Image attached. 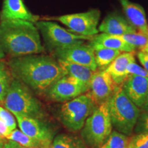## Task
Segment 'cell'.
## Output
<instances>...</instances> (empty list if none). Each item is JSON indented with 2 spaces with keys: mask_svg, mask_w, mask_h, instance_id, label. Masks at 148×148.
I'll return each mask as SVG.
<instances>
[{
  "mask_svg": "<svg viewBox=\"0 0 148 148\" xmlns=\"http://www.w3.org/2000/svg\"><path fill=\"white\" fill-rule=\"evenodd\" d=\"M8 65L20 81L38 92H47L66 75L56 59L40 53L11 58Z\"/></svg>",
  "mask_w": 148,
  "mask_h": 148,
  "instance_id": "cell-1",
  "label": "cell"
},
{
  "mask_svg": "<svg viewBox=\"0 0 148 148\" xmlns=\"http://www.w3.org/2000/svg\"><path fill=\"white\" fill-rule=\"evenodd\" d=\"M0 46L11 58L45 52L40 34L34 23L19 19L0 21Z\"/></svg>",
  "mask_w": 148,
  "mask_h": 148,
  "instance_id": "cell-2",
  "label": "cell"
},
{
  "mask_svg": "<svg viewBox=\"0 0 148 148\" xmlns=\"http://www.w3.org/2000/svg\"><path fill=\"white\" fill-rule=\"evenodd\" d=\"M108 106L112 126L127 136L132 134L140 115V109L130 99L121 85L117 86L108 100Z\"/></svg>",
  "mask_w": 148,
  "mask_h": 148,
  "instance_id": "cell-3",
  "label": "cell"
},
{
  "mask_svg": "<svg viewBox=\"0 0 148 148\" xmlns=\"http://www.w3.org/2000/svg\"><path fill=\"white\" fill-rule=\"evenodd\" d=\"M108 101L95 108L86 119L82 130L84 142L92 148H99L112 132Z\"/></svg>",
  "mask_w": 148,
  "mask_h": 148,
  "instance_id": "cell-4",
  "label": "cell"
},
{
  "mask_svg": "<svg viewBox=\"0 0 148 148\" xmlns=\"http://www.w3.org/2000/svg\"><path fill=\"white\" fill-rule=\"evenodd\" d=\"M5 108L14 116L36 118L40 114L38 101L18 79L11 81L3 102Z\"/></svg>",
  "mask_w": 148,
  "mask_h": 148,
  "instance_id": "cell-5",
  "label": "cell"
},
{
  "mask_svg": "<svg viewBox=\"0 0 148 148\" xmlns=\"http://www.w3.org/2000/svg\"><path fill=\"white\" fill-rule=\"evenodd\" d=\"M34 24L39 31L46 47L51 53L79 42L89 41L92 38L74 34L52 21L38 20Z\"/></svg>",
  "mask_w": 148,
  "mask_h": 148,
  "instance_id": "cell-6",
  "label": "cell"
},
{
  "mask_svg": "<svg viewBox=\"0 0 148 148\" xmlns=\"http://www.w3.org/2000/svg\"><path fill=\"white\" fill-rule=\"evenodd\" d=\"M95 103L88 92L66 101L60 109V118L71 130H80L85 121L95 109Z\"/></svg>",
  "mask_w": 148,
  "mask_h": 148,
  "instance_id": "cell-7",
  "label": "cell"
},
{
  "mask_svg": "<svg viewBox=\"0 0 148 148\" xmlns=\"http://www.w3.org/2000/svg\"><path fill=\"white\" fill-rule=\"evenodd\" d=\"M100 15V10L98 9H91L79 13L49 17L47 20L59 21L74 34L92 37L99 34L98 25Z\"/></svg>",
  "mask_w": 148,
  "mask_h": 148,
  "instance_id": "cell-8",
  "label": "cell"
},
{
  "mask_svg": "<svg viewBox=\"0 0 148 148\" xmlns=\"http://www.w3.org/2000/svg\"><path fill=\"white\" fill-rule=\"evenodd\" d=\"M52 54L57 60L88 66L94 71L97 70L94 56V48L88 42L83 41L63 49H57L53 51Z\"/></svg>",
  "mask_w": 148,
  "mask_h": 148,
  "instance_id": "cell-9",
  "label": "cell"
},
{
  "mask_svg": "<svg viewBox=\"0 0 148 148\" xmlns=\"http://www.w3.org/2000/svg\"><path fill=\"white\" fill-rule=\"evenodd\" d=\"M117 86L106 70L97 69L92 75L86 92L89 94L96 106H99L108 101Z\"/></svg>",
  "mask_w": 148,
  "mask_h": 148,
  "instance_id": "cell-10",
  "label": "cell"
},
{
  "mask_svg": "<svg viewBox=\"0 0 148 148\" xmlns=\"http://www.w3.org/2000/svg\"><path fill=\"white\" fill-rule=\"evenodd\" d=\"M88 87L73 77L64 75L57 80L49 89L47 95L56 101H68L86 92Z\"/></svg>",
  "mask_w": 148,
  "mask_h": 148,
  "instance_id": "cell-11",
  "label": "cell"
},
{
  "mask_svg": "<svg viewBox=\"0 0 148 148\" xmlns=\"http://www.w3.org/2000/svg\"><path fill=\"white\" fill-rule=\"evenodd\" d=\"M16 119L20 130L29 137L38 141L41 147L51 145L53 138L52 132L44 123L36 118L31 116H16Z\"/></svg>",
  "mask_w": 148,
  "mask_h": 148,
  "instance_id": "cell-12",
  "label": "cell"
},
{
  "mask_svg": "<svg viewBox=\"0 0 148 148\" xmlns=\"http://www.w3.org/2000/svg\"><path fill=\"white\" fill-rule=\"evenodd\" d=\"M121 86L130 99L141 108L148 95V77L129 75Z\"/></svg>",
  "mask_w": 148,
  "mask_h": 148,
  "instance_id": "cell-13",
  "label": "cell"
},
{
  "mask_svg": "<svg viewBox=\"0 0 148 148\" xmlns=\"http://www.w3.org/2000/svg\"><path fill=\"white\" fill-rule=\"evenodd\" d=\"M98 30L99 32L115 36H123L137 32L126 18L117 12L108 14L98 25Z\"/></svg>",
  "mask_w": 148,
  "mask_h": 148,
  "instance_id": "cell-14",
  "label": "cell"
},
{
  "mask_svg": "<svg viewBox=\"0 0 148 148\" xmlns=\"http://www.w3.org/2000/svg\"><path fill=\"white\" fill-rule=\"evenodd\" d=\"M5 19L24 20L34 23L39 20V17L27 10L23 0H3L0 21Z\"/></svg>",
  "mask_w": 148,
  "mask_h": 148,
  "instance_id": "cell-15",
  "label": "cell"
},
{
  "mask_svg": "<svg viewBox=\"0 0 148 148\" xmlns=\"http://www.w3.org/2000/svg\"><path fill=\"white\" fill-rule=\"evenodd\" d=\"M119 2L129 23L137 32L148 34V24L143 7L130 0H119Z\"/></svg>",
  "mask_w": 148,
  "mask_h": 148,
  "instance_id": "cell-16",
  "label": "cell"
},
{
  "mask_svg": "<svg viewBox=\"0 0 148 148\" xmlns=\"http://www.w3.org/2000/svg\"><path fill=\"white\" fill-rule=\"evenodd\" d=\"M134 62H136L134 52H122L105 70L110 74L116 84L120 86L129 75L127 72V66Z\"/></svg>",
  "mask_w": 148,
  "mask_h": 148,
  "instance_id": "cell-17",
  "label": "cell"
},
{
  "mask_svg": "<svg viewBox=\"0 0 148 148\" xmlns=\"http://www.w3.org/2000/svg\"><path fill=\"white\" fill-rule=\"evenodd\" d=\"M92 47H103L119 50L121 52H134L135 48L125 41L121 36L100 33L88 41Z\"/></svg>",
  "mask_w": 148,
  "mask_h": 148,
  "instance_id": "cell-18",
  "label": "cell"
},
{
  "mask_svg": "<svg viewBox=\"0 0 148 148\" xmlns=\"http://www.w3.org/2000/svg\"><path fill=\"white\" fill-rule=\"evenodd\" d=\"M58 62L61 67L63 69L66 75L77 79L88 87L89 86L90 79L95 71L88 66L81 64L71 63L62 60H58Z\"/></svg>",
  "mask_w": 148,
  "mask_h": 148,
  "instance_id": "cell-19",
  "label": "cell"
},
{
  "mask_svg": "<svg viewBox=\"0 0 148 148\" xmlns=\"http://www.w3.org/2000/svg\"><path fill=\"white\" fill-rule=\"evenodd\" d=\"M94 48V56L97 69H106L109 64L122 53L116 49L103 47H92Z\"/></svg>",
  "mask_w": 148,
  "mask_h": 148,
  "instance_id": "cell-20",
  "label": "cell"
},
{
  "mask_svg": "<svg viewBox=\"0 0 148 148\" xmlns=\"http://www.w3.org/2000/svg\"><path fill=\"white\" fill-rule=\"evenodd\" d=\"M51 148H87L86 143L75 136L59 134L53 140Z\"/></svg>",
  "mask_w": 148,
  "mask_h": 148,
  "instance_id": "cell-21",
  "label": "cell"
},
{
  "mask_svg": "<svg viewBox=\"0 0 148 148\" xmlns=\"http://www.w3.org/2000/svg\"><path fill=\"white\" fill-rule=\"evenodd\" d=\"M5 138L17 143L23 147H41V145L38 141L29 137L22 131L17 129L12 131Z\"/></svg>",
  "mask_w": 148,
  "mask_h": 148,
  "instance_id": "cell-22",
  "label": "cell"
},
{
  "mask_svg": "<svg viewBox=\"0 0 148 148\" xmlns=\"http://www.w3.org/2000/svg\"><path fill=\"white\" fill-rule=\"evenodd\" d=\"M129 140L128 136L113 131L99 148H127Z\"/></svg>",
  "mask_w": 148,
  "mask_h": 148,
  "instance_id": "cell-23",
  "label": "cell"
},
{
  "mask_svg": "<svg viewBox=\"0 0 148 148\" xmlns=\"http://www.w3.org/2000/svg\"><path fill=\"white\" fill-rule=\"evenodd\" d=\"M121 36L130 45L134 47L136 50L139 49V51H141L148 43V34L139 32L131 33Z\"/></svg>",
  "mask_w": 148,
  "mask_h": 148,
  "instance_id": "cell-24",
  "label": "cell"
},
{
  "mask_svg": "<svg viewBox=\"0 0 148 148\" xmlns=\"http://www.w3.org/2000/svg\"><path fill=\"white\" fill-rule=\"evenodd\" d=\"M10 75L3 62H0V103H3L11 83Z\"/></svg>",
  "mask_w": 148,
  "mask_h": 148,
  "instance_id": "cell-25",
  "label": "cell"
},
{
  "mask_svg": "<svg viewBox=\"0 0 148 148\" xmlns=\"http://www.w3.org/2000/svg\"><path fill=\"white\" fill-rule=\"evenodd\" d=\"M127 148H148V132L138 133L130 138Z\"/></svg>",
  "mask_w": 148,
  "mask_h": 148,
  "instance_id": "cell-26",
  "label": "cell"
},
{
  "mask_svg": "<svg viewBox=\"0 0 148 148\" xmlns=\"http://www.w3.org/2000/svg\"><path fill=\"white\" fill-rule=\"evenodd\" d=\"M0 118L4 121L11 131H13L16 129V123L14 116L7 109L5 110L1 106H0Z\"/></svg>",
  "mask_w": 148,
  "mask_h": 148,
  "instance_id": "cell-27",
  "label": "cell"
},
{
  "mask_svg": "<svg viewBox=\"0 0 148 148\" xmlns=\"http://www.w3.org/2000/svg\"><path fill=\"white\" fill-rule=\"evenodd\" d=\"M134 127V131L136 134L148 132V112L140 114Z\"/></svg>",
  "mask_w": 148,
  "mask_h": 148,
  "instance_id": "cell-28",
  "label": "cell"
},
{
  "mask_svg": "<svg viewBox=\"0 0 148 148\" xmlns=\"http://www.w3.org/2000/svg\"><path fill=\"white\" fill-rule=\"evenodd\" d=\"M127 72L129 75H136L148 77V71L143 67H141L136 64V62H132L127 66Z\"/></svg>",
  "mask_w": 148,
  "mask_h": 148,
  "instance_id": "cell-29",
  "label": "cell"
},
{
  "mask_svg": "<svg viewBox=\"0 0 148 148\" xmlns=\"http://www.w3.org/2000/svg\"><path fill=\"white\" fill-rule=\"evenodd\" d=\"M137 57L144 69H145L148 71V53L139 51L137 53Z\"/></svg>",
  "mask_w": 148,
  "mask_h": 148,
  "instance_id": "cell-30",
  "label": "cell"
},
{
  "mask_svg": "<svg viewBox=\"0 0 148 148\" xmlns=\"http://www.w3.org/2000/svg\"><path fill=\"white\" fill-rule=\"evenodd\" d=\"M12 132L7 125L4 123V121L0 118V136L3 138H5L10 133Z\"/></svg>",
  "mask_w": 148,
  "mask_h": 148,
  "instance_id": "cell-31",
  "label": "cell"
},
{
  "mask_svg": "<svg viewBox=\"0 0 148 148\" xmlns=\"http://www.w3.org/2000/svg\"><path fill=\"white\" fill-rule=\"evenodd\" d=\"M2 148H22V147L13 141L9 140L8 143H3Z\"/></svg>",
  "mask_w": 148,
  "mask_h": 148,
  "instance_id": "cell-32",
  "label": "cell"
},
{
  "mask_svg": "<svg viewBox=\"0 0 148 148\" xmlns=\"http://www.w3.org/2000/svg\"><path fill=\"white\" fill-rule=\"evenodd\" d=\"M141 109L144 111V112H148V95H147V99H146L145 104L143 105V106L142 107Z\"/></svg>",
  "mask_w": 148,
  "mask_h": 148,
  "instance_id": "cell-33",
  "label": "cell"
},
{
  "mask_svg": "<svg viewBox=\"0 0 148 148\" xmlns=\"http://www.w3.org/2000/svg\"><path fill=\"white\" fill-rule=\"evenodd\" d=\"M4 57H5V53H3L2 49H1V46H0V60L3 59Z\"/></svg>",
  "mask_w": 148,
  "mask_h": 148,
  "instance_id": "cell-34",
  "label": "cell"
},
{
  "mask_svg": "<svg viewBox=\"0 0 148 148\" xmlns=\"http://www.w3.org/2000/svg\"><path fill=\"white\" fill-rule=\"evenodd\" d=\"M141 51H143V52H145V53H148V43L147 44V45H146L145 47H144Z\"/></svg>",
  "mask_w": 148,
  "mask_h": 148,
  "instance_id": "cell-35",
  "label": "cell"
},
{
  "mask_svg": "<svg viewBox=\"0 0 148 148\" xmlns=\"http://www.w3.org/2000/svg\"><path fill=\"white\" fill-rule=\"evenodd\" d=\"M40 148H51V145H44Z\"/></svg>",
  "mask_w": 148,
  "mask_h": 148,
  "instance_id": "cell-36",
  "label": "cell"
},
{
  "mask_svg": "<svg viewBox=\"0 0 148 148\" xmlns=\"http://www.w3.org/2000/svg\"><path fill=\"white\" fill-rule=\"evenodd\" d=\"M2 138H3L2 136H0V143H2Z\"/></svg>",
  "mask_w": 148,
  "mask_h": 148,
  "instance_id": "cell-37",
  "label": "cell"
},
{
  "mask_svg": "<svg viewBox=\"0 0 148 148\" xmlns=\"http://www.w3.org/2000/svg\"><path fill=\"white\" fill-rule=\"evenodd\" d=\"M3 145V143H0V148H2Z\"/></svg>",
  "mask_w": 148,
  "mask_h": 148,
  "instance_id": "cell-38",
  "label": "cell"
},
{
  "mask_svg": "<svg viewBox=\"0 0 148 148\" xmlns=\"http://www.w3.org/2000/svg\"><path fill=\"white\" fill-rule=\"evenodd\" d=\"M22 148H38V147H22Z\"/></svg>",
  "mask_w": 148,
  "mask_h": 148,
  "instance_id": "cell-39",
  "label": "cell"
}]
</instances>
